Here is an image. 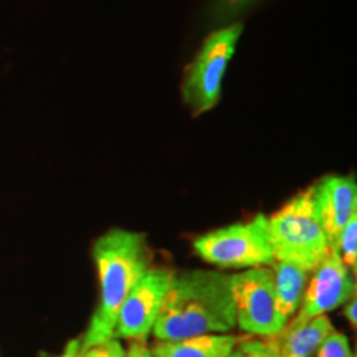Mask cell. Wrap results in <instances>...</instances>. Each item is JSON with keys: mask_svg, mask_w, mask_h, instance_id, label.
I'll return each mask as SVG.
<instances>
[{"mask_svg": "<svg viewBox=\"0 0 357 357\" xmlns=\"http://www.w3.org/2000/svg\"><path fill=\"white\" fill-rule=\"evenodd\" d=\"M194 252L218 268H257L273 265L275 255L268 238L266 215L245 223L217 229L194 240Z\"/></svg>", "mask_w": 357, "mask_h": 357, "instance_id": "cell-4", "label": "cell"}, {"mask_svg": "<svg viewBox=\"0 0 357 357\" xmlns=\"http://www.w3.org/2000/svg\"><path fill=\"white\" fill-rule=\"evenodd\" d=\"M235 326L230 275L190 270L174 275L153 333L158 341H178L200 334H225Z\"/></svg>", "mask_w": 357, "mask_h": 357, "instance_id": "cell-1", "label": "cell"}, {"mask_svg": "<svg viewBox=\"0 0 357 357\" xmlns=\"http://www.w3.org/2000/svg\"><path fill=\"white\" fill-rule=\"evenodd\" d=\"M307 278L301 305L288 324H305L316 316L336 310L356 296V283L351 270L342 263L334 248L329 250L324 260L311 271Z\"/></svg>", "mask_w": 357, "mask_h": 357, "instance_id": "cell-8", "label": "cell"}, {"mask_svg": "<svg viewBox=\"0 0 357 357\" xmlns=\"http://www.w3.org/2000/svg\"><path fill=\"white\" fill-rule=\"evenodd\" d=\"M126 357H154L153 349L147 347L142 341H132V344L126 349Z\"/></svg>", "mask_w": 357, "mask_h": 357, "instance_id": "cell-18", "label": "cell"}, {"mask_svg": "<svg viewBox=\"0 0 357 357\" xmlns=\"http://www.w3.org/2000/svg\"><path fill=\"white\" fill-rule=\"evenodd\" d=\"M78 357H126V349L119 339L109 337L83 349L79 347Z\"/></svg>", "mask_w": 357, "mask_h": 357, "instance_id": "cell-17", "label": "cell"}, {"mask_svg": "<svg viewBox=\"0 0 357 357\" xmlns=\"http://www.w3.org/2000/svg\"><path fill=\"white\" fill-rule=\"evenodd\" d=\"M312 200L329 245L336 243L339 234L357 213V185L354 176H326L311 185Z\"/></svg>", "mask_w": 357, "mask_h": 357, "instance_id": "cell-9", "label": "cell"}, {"mask_svg": "<svg viewBox=\"0 0 357 357\" xmlns=\"http://www.w3.org/2000/svg\"><path fill=\"white\" fill-rule=\"evenodd\" d=\"M236 326L258 337H275L283 331L276 316L275 284L271 268H248L230 275Z\"/></svg>", "mask_w": 357, "mask_h": 357, "instance_id": "cell-6", "label": "cell"}, {"mask_svg": "<svg viewBox=\"0 0 357 357\" xmlns=\"http://www.w3.org/2000/svg\"><path fill=\"white\" fill-rule=\"evenodd\" d=\"M227 357H242V354H240V351H238V349H235L234 352H230V354L227 356Z\"/></svg>", "mask_w": 357, "mask_h": 357, "instance_id": "cell-21", "label": "cell"}, {"mask_svg": "<svg viewBox=\"0 0 357 357\" xmlns=\"http://www.w3.org/2000/svg\"><path fill=\"white\" fill-rule=\"evenodd\" d=\"M174 275L171 268H147L119 307L113 337L144 341L153 333Z\"/></svg>", "mask_w": 357, "mask_h": 357, "instance_id": "cell-7", "label": "cell"}, {"mask_svg": "<svg viewBox=\"0 0 357 357\" xmlns=\"http://www.w3.org/2000/svg\"><path fill=\"white\" fill-rule=\"evenodd\" d=\"M240 337L234 334H200L178 341H159L154 357H227L236 349Z\"/></svg>", "mask_w": 357, "mask_h": 357, "instance_id": "cell-12", "label": "cell"}, {"mask_svg": "<svg viewBox=\"0 0 357 357\" xmlns=\"http://www.w3.org/2000/svg\"><path fill=\"white\" fill-rule=\"evenodd\" d=\"M242 30L243 26L240 24L215 30L208 35L194 63L189 66L182 84V95L187 105L194 109V114L212 109L220 100L223 77Z\"/></svg>", "mask_w": 357, "mask_h": 357, "instance_id": "cell-5", "label": "cell"}, {"mask_svg": "<svg viewBox=\"0 0 357 357\" xmlns=\"http://www.w3.org/2000/svg\"><path fill=\"white\" fill-rule=\"evenodd\" d=\"M78 352H79V341L78 339H73V341H70L68 344L65 346L63 352L56 357H78Z\"/></svg>", "mask_w": 357, "mask_h": 357, "instance_id": "cell-20", "label": "cell"}, {"mask_svg": "<svg viewBox=\"0 0 357 357\" xmlns=\"http://www.w3.org/2000/svg\"><path fill=\"white\" fill-rule=\"evenodd\" d=\"M316 357H354L351 352L349 341L342 333L333 331L321 342L316 351Z\"/></svg>", "mask_w": 357, "mask_h": 357, "instance_id": "cell-16", "label": "cell"}, {"mask_svg": "<svg viewBox=\"0 0 357 357\" xmlns=\"http://www.w3.org/2000/svg\"><path fill=\"white\" fill-rule=\"evenodd\" d=\"M337 255L349 270H356L357 266V213L351 217L346 227L339 234L336 243L333 245Z\"/></svg>", "mask_w": 357, "mask_h": 357, "instance_id": "cell-13", "label": "cell"}, {"mask_svg": "<svg viewBox=\"0 0 357 357\" xmlns=\"http://www.w3.org/2000/svg\"><path fill=\"white\" fill-rule=\"evenodd\" d=\"M236 349L242 357H280L273 337H240Z\"/></svg>", "mask_w": 357, "mask_h": 357, "instance_id": "cell-14", "label": "cell"}, {"mask_svg": "<svg viewBox=\"0 0 357 357\" xmlns=\"http://www.w3.org/2000/svg\"><path fill=\"white\" fill-rule=\"evenodd\" d=\"M258 0H213L212 2V17L217 22H229L240 13H243L248 7Z\"/></svg>", "mask_w": 357, "mask_h": 357, "instance_id": "cell-15", "label": "cell"}, {"mask_svg": "<svg viewBox=\"0 0 357 357\" xmlns=\"http://www.w3.org/2000/svg\"><path fill=\"white\" fill-rule=\"evenodd\" d=\"M271 273H273L275 284L276 316L284 329V326L288 324V321L293 318L301 305L307 278L311 273L287 261H275L271 265Z\"/></svg>", "mask_w": 357, "mask_h": 357, "instance_id": "cell-11", "label": "cell"}, {"mask_svg": "<svg viewBox=\"0 0 357 357\" xmlns=\"http://www.w3.org/2000/svg\"><path fill=\"white\" fill-rule=\"evenodd\" d=\"M100 298L79 347H88L113 337L119 307L137 280L149 268L146 236L137 231L111 229L93 245Z\"/></svg>", "mask_w": 357, "mask_h": 357, "instance_id": "cell-2", "label": "cell"}, {"mask_svg": "<svg viewBox=\"0 0 357 357\" xmlns=\"http://www.w3.org/2000/svg\"><path fill=\"white\" fill-rule=\"evenodd\" d=\"M356 307H357L356 298H352L351 301H347V306H346V318H347V321H349V324L352 326V329H356V326H357Z\"/></svg>", "mask_w": 357, "mask_h": 357, "instance_id": "cell-19", "label": "cell"}, {"mask_svg": "<svg viewBox=\"0 0 357 357\" xmlns=\"http://www.w3.org/2000/svg\"><path fill=\"white\" fill-rule=\"evenodd\" d=\"M266 229L275 261L291 263L310 273L331 250L316 213L311 187L266 217Z\"/></svg>", "mask_w": 357, "mask_h": 357, "instance_id": "cell-3", "label": "cell"}, {"mask_svg": "<svg viewBox=\"0 0 357 357\" xmlns=\"http://www.w3.org/2000/svg\"><path fill=\"white\" fill-rule=\"evenodd\" d=\"M334 331L331 321L316 316L305 324H287L278 336H275L280 357H312L321 342Z\"/></svg>", "mask_w": 357, "mask_h": 357, "instance_id": "cell-10", "label": "cell"}]
</instances>
